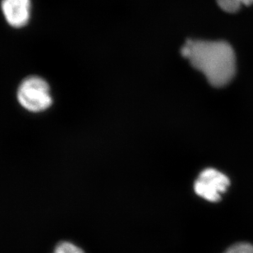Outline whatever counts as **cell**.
<instances>
[{
	"instance_id": "cell-4",
	"label": "cell",
	"mask_w": 253,
	"mask_h": 253,
	"mask_svg": "<svg viewBox=\"0 0 253 253\" xmlns=\"http://www.w3.org/2000/svg\"><path fill=\"white\" fill-rule=\"evenodd\" d=\"M2 11L5 19L12 27L19 28L27 24L30 19V0H2Z\"/></svg>"
},
{
	"instance_id": "cell-3",
	"label": "cell",
	"mask_w": 253,
	"mask_h": 253,
	"mask_svg": "<svg viewBox=\"0 0 253 253\" xmlns=\"http://www.w3.org/2000/svg\"><path fill=\"white\" fill-rule=\"evenodd\" d=\"M230 184L229 178L214 169H206L200 173L194 183L195 192L209 202H216L221 199Z\"/></svg>"
},
{
	"instance_id": "cell-2",
	"label": "cell",
	"mask_w": 253,
	"mask_h": 253,
	"mask_svg": "<svg viewBox=\"0 0 253 253\" xmlns=\"http://www.w3.org/2000/svg\"><path fill=\"white\" fill-rule=\"evenodd\" d=\"M17 100L25 110L40 113L48 110L53 103L49 85L39 77L25 79L17 90Z\"/></svg>"
},
{
	"instance_id": "cell-5",
	"label": "cell",
	"mask_w": 253,
	"mask_h": 253,
	"mask_svg": "<svg viewBox=\"0 0 253 253\" xmlns=\"http://www.w3.org/2000/svg\"><path fill=\"white\" fill-rule=\"evenodd\" d=\"M217 3L222 10L229 13L239 11L243 6L253 4V0H216Z\"/></svg>"
},
{
	"instance_id": "cell-6",
	"label": "cell",
	"mask_w": 253,
	"mask_h": 253,
	"mask_svg": "<svg viewBox=\"0 0 253 253\" xmlns=\"http://www.w3.org/2000/svg\"><path fill=\"white\" fill-rule=\"evenodd\" d=\"M54 253H84V252L69 242H61L57 245Z\"/></svg>"
},
{
	"instance_id": "cell-7",
	"label": "cell",
	"mask_w": 253,
	"mask_h": 253,
	"mask_svg": "<svg viewBox=\"0 0 253 253\" xmlns=\"http://www.w3.org/2000/svg\"><path fill=\"white\" fill-rule=\"evenodd\" d=\"M224 253H253V245L249 243H239L230 247Z\"/></svg>"
},
{
	"instance_id": "cell-1",
	"label": "cell",
	"mask_w": 253,
	"mask_h": 253,
	"mask_svg": "<svg viewBox=\"0 0 253 253\" xmlns=\"http://www.w3.org/2000/svg\"><path fill=\"white\" fill-rule=\"evenodd\" d=\"M181 54L216 87L226 85L236 73L235 53L226 42L188 40Z\"/></svg>"
}]
</instances>
